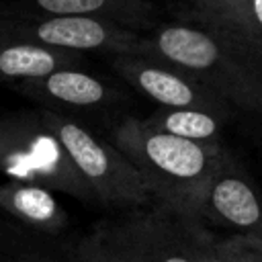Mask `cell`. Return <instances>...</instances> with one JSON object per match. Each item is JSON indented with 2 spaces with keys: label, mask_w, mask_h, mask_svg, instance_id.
Wrapping results in <instances>:
<instances>
[{
  "label": "cell",
  "mask_w": 262,
  "mask_h": 262,
  "mask_svg": "<svg viewBox=\"0 0 262 262\" xmlns=\"http://www.w3.org/2000/svg\"><path fill=\"white\" fill-rule=\"evenodd\" d=\"M113 143L139 170L154 203L188 219H199L205 186L229 156L221 141L176 137L139 117L121 121L113 131Z\"/></svg>",
  "instance_id": "1"
},
{
  "label": "cell",
  "mask_w": 262,
  "mask_h": 262,
  "mask_svg": "<svg viewBox=\"0 0 262 262\" xmlns=\"http://www.w3.org/2000/svg\"><path fill=\"white\" fill-rule=\"evenodd\" d=\"M139 53L180 68L229 104L262 111V72L207 29L190 23L156 27L149 35H143Z\"/></svg>",
  "instance_id": "2"
},
{
  "label": "cell",
  "mask_w": 262,
  "mask_h": 262,
  "mask_svg": "<svg viewBox=\"0 0 262 262\" xmlns=\"http://www.w3.org/2000/svg\"><path fill=\"white\" fill-rule=\"evenodd\" d=\"M0 174L33 182L84 203H96L61 141L43 119V111H18L0 117Z\"/></svg>",
  "instance_id": "3"
},
{
  "label": "cell",
  "mask_w": 262,
  "mask_h": 262,
  "mask_svg": "<svg viewBox=\"0 0 262 262\" xmlns=\"http://www.w3.org/2000/svg\"><path fill=\"white\" fill-rule=\"evenodd\" d=\"M43 119L94 192L96 203L127 209L154 203L143 176L115 143L96 137L88 127L57 111L45 108Z\"/></svg>",
  "instance_id": "4"
},
{
  "label": "cell",
  "mask_w": 262,
  "mask_h": 262,
  "mask_svg": "<svg viewBox=\"0 0 262 262\" xmlns=\"http://www.w3.org/2000/svg\"><path fill=\"white\" fill-rule=\"evenodd\" d=\"M6 29L23 39L66 51H102L113 55L139 53L143 35L131 27L96 16L41 14L33 18H8Z\"/></svg>",
  "instance_id": "5"
},
{
  "label": "cell",
  "mask_w": 262,
  "mask_h": 262,
  "mask_svg": "<svg viewBox=\"0 0 262 262\" xmlns=\"http://www.w3.org/2000/svg\"><path fill=\"white\" fill-rule=\"evenodd\" d=\"M113 68L129 86L160 106H194L229 113L227 100L168 61L143 53H123L113 57Z\"/></svg>",
  "instance_id": "6"
},
{
  "label": "cell",
  "mask_w": 262,
  "mask_h": 262,
  "mask_svg": "<svg viewBox=\"0 0 262 262\" xmlns=\"http://www.w3.org/2000/svg\"><path fill=\"white\" fill-rule=\"evenodd\" d=\"M111 229L139 262H196L190 219L162 205L135 207L125 219L111 223Z\"/></svg>",
  "instance_id": "7"
},
{
  "label": "cell",
  "mask_w": 262,
  "mask_h": 262,
  "mask_svg": "<svg viewBox=\"0 0 262 262\" xmlns=\"http://www.w3.org/2000/svg\"><path fill=\"white\" fill-rule=\"evenodd\" d=\"M199 219L239 235H262V194L231 154L207 182Z\"/></svg>",
  "instance_id": "8"
},
{
  "label": "cell",
  "mask_w": 262,
  "mask_h": 262,
  "mask_svg": "<svg viewBox=\"0 0 262 262\" xmlns=\"http://www.w3.org/2000/svg\"><path fill=\"white\" fill-rule=\"evenodd\" d=\"M180 12L262 72V0H186Z\"/></svg>",
  "instance_id": "9"
},
{
  "label": "cell",
  "mask_w": 262,
  "mask_h": 262,
  "mask_svg": "<svg viewBox=\"0 0 262 262\" xmlns=\"http://www.w3.org/2000/svg\"><path fill=\"white\" fill-rule=\"evenodd\" d=\"M14 90L43 104H63L72 108H92L117 100L115 88L96 74L84 72L78 66L61 68L47 76L14 84Z\"/></svg>",
  "instance_id": "10"
},
{
  "label": "cell",
  "mask_w": 262,
  "mask_h": 262,
  "mask_svg": "<svg viewBox=\"0 0 262 262\" xmlns=\"http://www.w3.org/2000/svg\"><path fill=\"white\" fill-rule=\"evenodd\" d=\"M6 23L0 27V82H8L14 86L47 76L61 68L80 66L84 61L82 53L55 49L37 41L16 37L6 29Z\"/></svg>",
  "instance_id": "11"
},
{
  "label": "cell",
  "mask_w": 262,
  "mask_h": 262,
  "mask_svg": "<svg viewBox=\"0 0 262 262\" xmlns=\"http://www.w3.org/2000/svg\"><path fill=\"white\" fill-rule=\"evenodd\" d=\"M0 211L18 223L43 233H57L68 225V213L57 201L55 190L33 182H2Z\"/></svg>",
  "instance_id": "12"
},
{
  "label": "cell",
  "mask_w": 262,
  "mask_h": 262,
  "mask_svg": "<svg viewBox=\"0 0 262 262\" xmlns=\"http://www.w3.org/2000/svg\"><path fill=\"white\" fill-rule=\"evenodd\" d=\"M41 14L96 16L121 23L135 31L151 27L156 6L147 0H29Z\"/></svg>",
  "instance_id": "13"
},
{
  "label": "cell",
  "mask_w": 262,
  "mask_h": 262,
  "mask_svg": "<svg viewBox=\"0 0 262 262\" xmlns=\"http://www.w3.org/2000/svg\"><path fill=\"white\" fill-rule=\"evenodd\" d=\"M227 119L229 113L223 111L194 108V106H182V108L160 106L149 117H145V123L158 131L176 137H184L192 141H219V135Z\"/></svg>",
  "instance_id": "14"
},
{
  "label": "cell",
  "mask_w": 262,
  "mask_h": 262,
  "mask_svg": "<svg viewBox=\"0 0 262 262\" xmlns=\"http://www.w3.org/2000/svg\"><path fill=\"white\" fill-rule=\"evenodd\" d=\"M190 237L196 262H260L242 235L219 237L199 219H190Z\"/></svg>",
  "instance_id": "15"
},
{
  "label": "cell",
  "mask_w": 262,
  "mask_h": 262,
  "mask_svg": "<svg viewBox=\"0 0 262 262\" xmlns=\"http://www.w3.org/2000/svg\"><path fill=\"white\" fill-rule=\"evenodd\" d=\"M70 262H139L123 242L115 235L111 225H98L92 233L82 237L70 252Z\"/></svg>",
  "instance_id": "16"
},
{
  "label": "cell",
  "mask_w": 262,
  "mask_h": 262,
  "mask_svg": "<svg viewBox=\"0 0 262 262\" xmlns=\"http://www.w3.org/2000/svg\"><path fill=\"white\" fill-rule=\"evenodd\" d=\"M0 262H53L47 256L35 254V252H23V250H6L0 248Z\"/></svg>",
  "instance_id": "17"
},
{
  "label": "cell",
  "mask_w": 262,
  "mask_h": 262,
  "mask_svg": "<svg viewBox=\"0 0 262 262\" xmlns=\"http://www.w3.org/2000/svg\"><path fill=\"white\" fill-rule=\"evenodd\" d=\"M239 235V233H237ZM244 237V242L252 248V252L258 256V260L262 262V235H242Z\"/></svg>",
  "instance_id": "18"
},
{
  "label": "cell",
  "mask_w": 262,
  "mask_h": 262,
  "mask_svg": "<svg viewBox=\"0 0 262 262\" xmlns=\"http://www.w3.org/2000/svg\"><path fill=\"white\" fill-rule=\"evenodd\" d=\"M6 18H8V16H6V14H4V12H2V10H0V27H2V25H4V23H6Z\"/></svg>",
  "instance_id": "19"
}]
</instances>
